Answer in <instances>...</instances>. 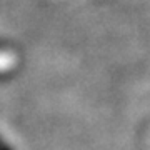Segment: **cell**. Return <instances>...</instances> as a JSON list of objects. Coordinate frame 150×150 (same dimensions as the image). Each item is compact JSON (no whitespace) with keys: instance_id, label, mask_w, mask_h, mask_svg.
Here are the masks:
<instances>
[{"instance_id":"cell-1","label":"cell","mask_w":150,"mask_h":150,"mask_svg":"<svg viewBox=\"0 0 150 150\" xmlns=\"http://www.w3.org/2000/svg\"><path fill=\"white\" fill-rule=\"evenodd\" d=\"M4 150H10V147H8V144H4Z\"/></svg>"}]
</instances>
